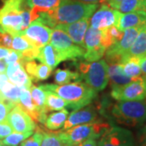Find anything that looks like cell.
Listing matches in <instances>:
<instances>
[{"mask_svg":"<svg viewBox=\"0 0 146 146\" xmlns=\"http://www.w3.org/2000/svg\"><path fill=\"white\" fill-rule=\"evenodd\" d=\"M27 0H5L0 8V31L17 35L31 24Z\"/></svg>","mask_w":146,"mask_h":146,"instance_id":"cell-1","label":"cell"},{"mask_svg":"<svg viewBox=\"0 0 146 146\" xmlns=\"http://www.w3.org/2000/svg\"><path fill=\"white\" fill-rule=\"evenodd\" d=\"M44 90L54 92L65 100L68 109L76 110L89 105L97 98V93L87 84L76 80L73 83L65 84H43L40 86Z\"/></svg>","mask_w":146,"mask_h":146,"instance_id":"cell-2","label":"cell"},{"mask_svg":"<svg viewBox=\"0 0 146 146\" xmlns=\"http://www.w3.org/2000/svg\"><path fill=\"white\" fill-rule=\"evenodd\" d=\"M98 7V4H88L75 0H60L59 4L50 10L55 25H68L90 18Z\"/></svg>","mask_w":146,"mask_h":146,"instance_id":"cell-3","label":"cell"},{"mask_svg":"<svg viewBox=\"0 0 146 146\" xmlns=\"http://www.w3.org/2000/svg\"><path fill=\"white\" fill-rule=\"evenodd\" d=\"M117 123L129 127L142 125L146 122V102L144 101H117L111 109Z\"/></svg>","mask_w":146,"mask_h":146,"instance_id":"cell-4","label":"cell"},{"mask_svg":"<svg viewBox=\"0 0 146 146\" xmlns=\"http://www.w3.org/2000/svg\"><path fill=\"white\" fill-rule=\"evenodd\" d=\"M110 127L108 123L97 119L94 122L75 126L68 130L60 131L58 133L67 145L76 146L89 139H99Z\"/></svg>","mask_w":146,"mask_h":146,"instance_id":"cell-5","label":"cell"},{"mask_svg":"<svg viewBox=\"0 0 146 146\" xmlns=\"http://www.w3.org/2000/svg\"><path fill=\"white\" fill-rule=\"evenodd\" d=\"M80 79L96 92L106 89L109 82L108 63L104 59L95 62H79L77 65Z\"/></svg>","mask_w":146,"mask_h":146,"instance_id":"cell-6","label":"cell"},{"mask_svg":"<svg viewBox=\"0 0 146 146\" xmlns=\"http://www.w3.org/2000/svg\"><path fill=\"white\" fill-rule=\"evenodd\" d=\"M50 42V45L55 49L62 62L83 58L84 54V48L75 44L70 36L62 29L54 28Z\"/></svg>","mask_w":146,"mask_h":146,"instance_id":"cell-7","label":"cell"},{"mask_svg":"<svg viewBox=\"0 0 146 146\" xmlns=\"http://www.w3.org/2000/svg\"><path fill=\"white\" fill-rule=\"evenodd\" d=\"M110 95L116 101H144L146 99V77L141 76L130 83L111 87Z\"/></svg>","mask_w":146,"mask_h":146,"instance_id":"cell-8","label":"cell"},{"mask_svg":"<svg viewBox=\"0 0 146 146\" xmlns=\"http://www.w3.org/2000/svg\"><path fill=\"white\" fill-rule=\"evenodd\" d=\"M101 38L102 30L88 28L84 38L85 51L83 55L87 62H95L103 57L106 49L101 44Z\"/></svg>","mask_w":146,"mask_h":146,"instance_id":"cell-9","label":"cell"},{"mask_svg":"<svg viewBox=\"0 0 146 146\" xmlns=\"http://www.w3.org/2000/svg\"><path fill=\"white\" fill-rule=\"evenodd\" d=\"M51 28L42 24L39 21H34L17 35L24 36L33 46L41 48L48 44L52 34Z\"/></svg>","mask_w":146,"mask_h":146,"instance_id":"cell-10","label":"cell"},{"mask_svg":"<svg viewBox=\"0 0 146 146\" xmlns=\"http://www.w3.org/2000/svg\"><path fill=\"white\" fill-rule=\"evenodd\" d=\"M98 146H135V143L129 130L120 127H110L100 137Z\"/></svg>","mask_w":146,"mask_h":146,"instance_id":"cell-11","label":"cell"},{"mask_svg":"<svg viewBox=\"0 0 146 146\" xmlns=\"http://www.w3.org/2000/svg\"><path fill=\"white\" fill-rule=\"evenodd\" d=\"M7 123L13 131L21 133L34 131L36 127L35 121L18 104L11 110L7 115Z\"/></svg>","mask_w":146,"mask_h":146,"instance_id":"cell-12","label":"cell"},{"mask_svg":"<svg viewBox=\"0 0 146 146\" xmlns=\"http://www.w3.org/2000/svg\"><path fill=\"white\" fill-rule=\"evenodd\" d=\"M122 13L106 4H102L97 11H94L89 21L90 27L102 30L112 25H117Z\"/></svg>","mask_w":146,"mask_h":146,"instance_id":"cell-13","label":"cell"},{"mask_svg":"<svg viewBox=\"0 0 146 146\" xmlns=\"http://www.w3.org/2000/svg\"><path fill=\"white\" fill-rule=\"evenodd\" d=\"M98 119V111L94 106L88 105L80 109L73 110L68 117L63 127V131L68 130L75 126L84 124Z\"/></svg>","mask_w":146,"mask_h":146,"instance_id":"cell-14","label":"cell"},{"mask_svg":"<svg viewBox=\"0 0 146 146\" xmlns=\"http://www.w3.org/2000/svg\"><path fill=\"white\" fill-rule=\"evenodd\" d=\"M89 19H83L68 25H58L54 28L62 29L70 36L75 44L84 49V38L89 26Z\"/></svg>","mask_w":146,"mask_h":146,"instance_id":"cell-15","label":"cell"},{"mask_svg":"<svg viewBox=\"0 0 146 146\" xmlns=\"http://www.w3.org/2000/svg\"><path fill=\"white\" fill-rule=\"evenodd\" d=\"M22 65L32 80H45L52 72V69L44 63H37L35 60L23 62Z\"/></svg>","mask_w":146,"mask_h":146,"instance_id":"cell-16","label":"cell"},{"mask_svg":"<svg viewBox=\"0 0 146 146\" xmlns=\"http://www.w3.org/2000/svg\"><path fill=\"white\" fill-rule=\"evenodd\" d=\"M145 25H146V14L145 12L137 11L121 14L116 27L123 32L127 29L142 27Z\"/></svg>","mask_w":146,"mask_h":146,"instance_id":"cell-17","label":"cell"},{"mask_svg":"<svg viewBox=\"0 0 146 146\" xmlns=\"http://www.w3.org/2000/svg\"><path fill=\"white\" fill-rule=\"evenodd\" d=\"M36 59L50 67L52 70L62 62L55 49L50 44H46L39 49V54Z\"/></svg>","mask_w":146,"mask_h":146,"instance_id":"cell-18","label":"cell"},{"mask_svg":"<svg viewBox=\"0 0 146 146\" xmlns=\"http://www.w3.org/2000/svg\"><path fill=\"white\" fill-rule=\"evenodd\" d=\"M145 55H146V25L141 28V30L136 36L135 42L132 44L128 52L127 53L125 57L123 58V59L129 57L141 58Z\"/></svg>","mask_w":146,"mask_h":146,"instance_id":"cell-19","label":"cell"},{"mask_svg":"<svg viewBox=\"0 0 146 146\" xmlns=\"http://www.w3.org/2000/svg\"><path fill=\"white\" fill-rule=\"evenodd\" d=\"M108 76L111 83V87L124 85L132 81L131 79L127 77L124 74L121 63L108 65Z\"/></svg>","mask_w":146,"mask_h":146,"instance_id":"cell-20","label":"cell"},{"mask_svg":"<svg viewBox=\"0 0 146 146\" xmlns=\"http://www.w3.org/2000/svg\"><path fill=\"white\" fill-rule=\"evenodd\" d=\"M69 112L68 110L63 109L58 112H54L47 115L44 125L48 130L55 131L62 128L68 119Z\"/></svg>","mask_w":146,"mask_h":146,"instance_id":"cell-21","label":"cell"},{"mask_svg":"<svg viewBox=\"0 0 146 146\" xmlns=\"http://www.w3.org/2000/svg\"><path fill=\"white\" fill-rule=\"evenodd\" d=\"M121 65L124 74L132 80L141 76L142 72L140 64V58H126L122 61Z\"/></svg>","mask_w":146,"mask_h":146,"instance_id":"cell-22","label":"cell"},{"mask_svg":"<svg viewBox=\"0 0 146 146\" xmlns=\"http://www.w3.org/2000/svg\"><path fill=\"white\" fill-rule=\"evenodd\" d=\"M23 89L24 88L16 86L10 81H7L0 90V99L7 100L12 103L18 104Z\"/></svg>","mask_w":146,"mask_h":146,"instance_id":"cell-23","label":"cell"},{"mask_svg":"<svg viewBox=\"0 0 146 146\" xmlns=\"http://www.w3.org/2000/svg\"><path fill=\"white\" fill-rule=\"evenodd\" d=\"M145 0H122L115 6L114 9L122 14L137 11L145 12Z\"/></svg>","mask_w":146,"mask_h":146,"instance_id":"cell-24","label":"cell"},{"mask_svg":"<svg viewBox=\"0 0 146 146\" xmlns=\"http://www.w3.org/2000/svg\"><path fill=\"white\" fill-rule=\"evenodd\" d=\"M8 80H10L11 83L25 89H30L33 85V80L25 72L23 66H21V68H18L11 75H10L8 76Z\"/></svg>","mask_w":146,"mask_h":146,"instance_id":"cell-25","label":"cell"},{"mask_svg":"<svg viewBox=\"0 0 146 146\" xmlns=\"http://www.w3.org/2000/svg\"><path fill=\"white\" fill-rule=\"evenodd\" d=\"M46 91V110L47 112L61 110L66 107L68 103L63 100L62 98L58 96L54 92L45 90Z\"/></svg>","mask_w":146,"mask_h":146,"instance_id":"cell-26","label":"cell"},{"mask_svg":"<svg viewBox=\"0 0 146 146\" xmlns=\"http://www.w3.org/2000/svg\"><path fill=\"white\" fill-rule=\"evenodd\" d=\"M78 72H72L69 69H57L54 72V81L57 84H65L72 80H80Z\"/></svg>","mask_w":146,"mask_h":146,"instance_id":"cell-27","label":"cell"},{"mask_svg":"<svg viewBox=\"0 0 146 146\" xmlns=\"http://www.w3.org/2000/svg\"><path fill=\"white\" fill-rule=\"evenodd\" d=\"M30 94L32 100L36 106V108L39 110L48 114L47 110H46V91L42 89L40 86L32 85L30 88Z\"/></svg>","mask_w":146,"mask_h":146,"instance_id":"cell-28","label":"cell"},{"mask_svg":"<svg viewBox=\"0 0 146 146\" xmlns=\"http://www.w3.org/2000/svg\"><path fill=\"white\" fill-rule=\"evenodd\" d=\"M41 146H67L59 136L58 131H51L44 129Z\"/></svg>","mask_w":146,"mask_h":146,"instance_id":"cell-29","label":"cell"},{"mask_svg":"<svg viewBox=\"0 0 146 146\" xmlns=\"http://www.w3.org/2000/svg\"><path fill=\"white\" fill-rule=\"evenodd\" d=\"M33 133V131H29V132H11L10 135L5 137L2 143L3 146H18L21 144L22 141H24L28 137L31 136Z\"/></svg>","mask_w":146,"mask_h":146,"instance_id":"cell-30","label":"cell"},{"mask_svg":"<svg viewBox=\"0 0 146 146\" xmlns=\"http://www.w3.org/2000/svg\"><path fill=\"white\" fill-rule=\"evenodd\" d=\"M29 7H37L42 10H50L55 8L60 3V0H27Z\"/></svg>","mask_w":146,"mask_h":146,"instance_id":"cell-31","label":"cell"},{"mask_svg":"<svg viewBox=\"0 0 146 146\" xmlns=\"http://www.w3.org/2000/svg\"><path fill=\"white\" fill-rule=\"evenodd\" d=\"M35 132L28 137L24 141H22L19 146H41L42 139H43V131L41 127L36 126Z\"/></svg>","mask_w":146,"mask_h":146,"instance_id":"cell-32","label":"cell"},{"mask_svg":"<svg viewBox=\"0 0 146 146\" xmlns=\"http://www.w3.org/2000/svg\"><path fill=\"white\" fill-rule=\"evenodd\" d=\"M33 46L29 42L27 41L24 36L21 35H14L12 36V42H11V50L23 52L29 49H31Z\"/></svg>","mask_w":146,"mask_h":146,"instance_id":"cell-33","label":"cell"},{"mask_svg":"<svg viewBox=\"0 0 146 146\" xmlns=\"http://www.w3.org/2000/svg\"><path fill=\"white\" fill-rule=\"evenodd\" d=\"M16 105L7 100L0 99V123H7V115Z\"/></svg>","mask_w":146,"mask_h":146,"instance_id":"cell-34","label":"cell"},{"mask_svg":"<svg viewBox=\"0 0 146 146\" xmlns=\"http://www.w3.org/2000/svg\"><path fill=\"white\" fill-rule=\"evenodd\" d=\"M12 35L4 31H0V46L11 49Z\"/></svg>","mask_w":146,"mask_h":146,"instance_id":"cell-35","label":"cell"},{"mask_svg":"<svg viewBox=\"0 0 146 146\" xmlns=\"http://www.w3.org/2000/svg\"><path fill=\"white\" fill-rule=\"evenodd\" d=\"M21 58H22V52L11 50L10 53L8 54V55L3 58V61L5 62L7 65H8L10 63H16V62H18V61H21Z\"/></svg>","mask_w":146,"mask_h":146,"instance_id":"cell-36","label":"cell"},{"mask_svg":"<svg viewBox=\"0 0 146 146\" xmlns=\"http://www.w3.org/2000/svg\"><path fill=\"white\" fill-rule=\"evenodd\" d=\"M12 131L13 129L7 123H0V140L4 139Z\"/></svg>","mask_w":146,"mask_h":146,"instance_id":"cell-37","label":"cell"},{"mask_svg":"<svg viewBox=\"0 0 146 146\" xmlns=\"http://www.w3.org/2000/svg\"><path fill=\"white\" fill-rule=\"evenodd\" d=\"M137 139L140 146H146V124L143 126L137 133Z\"/></svg>","mask_w":146,"mask_h":146,"instance_id":"cell-38","label":"cell"},{"mask_svg":"<svg viewBox=\"0 0 146 146\" xmlns=\"http://www.w3.org/2000/svg\"><path fill=\"white\" fill-rule=\"evenodd\" d=\"M76 146H98L97 141L94 139H89L87 141H84L81 143H80Z\"/></svg>","mask_w":146,"mask_h":146,"instance_id":"cell-39","label":"cell"},{"mask_svg":"<svg viewBox=\"0 0 146 146\" xmlns=\"http://www.w3.org/2000/svg\"><path fill=\"white\" fill-rule=\"evenodd\" d=\"M75 1H78V2L88 3V4H98V3L105 4L106 2V0H75Z\"/></svg>","mask_w":146,"mask_h":146,"instance_id":"cell-40","label":"cell"},{"mask_svg":"<svg viewBox=\"0 0 146 146\" xmlns=\"http://www.w3.org/2000/svg\"><path fill=\"white\" fill-rule=\"evenodd\" d=\"M140 64L142 74H144V76L146 77V55L140 58Z\"/></svg>","mask_w":146,"mask_h":146,"instance_id":"cell-41","label":"cell"},{"mask_svg":"<svg viewBox=\"0 0 146 146\" xmlns=\"http://www.w3.org/2000/svg\"><path fill=\"white\" fill-rule=\"evenodd\" d=\"M8 81V77L4 72H0V90L2 87Z\"/></svg>","mask_w":146,"mask_h":146,"instance_id":"cell-42","label":"cell"},{"mask_svg":"<svg viewBox=\"0 0 146 146\" xmlns=\"http://www.w3.org/2000/svg\"><path fill=\"white\" fill-rule=\"evenodd\" d=\"M11 50V49H7L5 47H1L0 46V59H3L5 57H7L8 55V54L10 53Z\"/></svg>","mask_w":146,"mask_h":146,"instance_id":"cell-43","label":"cell"},{"mask_svg":"<svg viewBox=\"0 0 146 146\" xmlns=\"http://www.w3.org/2000/svg\"><path fill=\"white\" fill-rule=\"evenodd\" d=\"M122 0H106V5H108L109 7H110L111 8H115V7L118 3H119L120 2H121Z\"/></svg>","mask_w":146,"mask_h":146,"instance_id":"cell-44","label":"cell"},{"mask_svg":"<svg viewBox=\"0 0 146 146\" xmlns=\"http://www.w3.org/2000/svg\"><path fill=\"white\" fill-rule=\"evenodd\" d=\"M7 69V64L3 60L0 59V72H5Z\"/></svg>","mask_w":146,"mask_h":146,"instance_id":"cell-45","label":"cell"},{"mask_svg":"<svg viewBox=\"0 0 146 146\" xmlns=\"http://www.w3.org/2000/svg\"><path fill=\"white\" fill-rule=\"evenodd\" d=\"M145 12L146 13V0H145Z\"/></svg>","mask_w":146,"mask_h":146,"instance_id":"cell-46","label":"cell"},{"mask_svg":"<svg viewBox=\"0 0 146 146\" xmlns=\"http://www.w3.org/2000/svg\"><path fill=\"white\" fill-rule=\"evenodd\" d=\"M0 146H3V143H2V141H0Z\"/></svg>","mask_w":146,"mask_h":146,"instance_id":"cell-47","label":"cell"},{"mask_svg":"<svg viewBox=\"0 0 146 146\" xmlns=\"http://www.w3.org/2000/svg\"><path fill=\"white\" fill-rule=\"evenodd\" d=\"M67 146H73V145H67Z\"/></svg>","mask_w":146,"mask_h":146,"instance_id":"cell-48","label":"cell"}]
</instances>
